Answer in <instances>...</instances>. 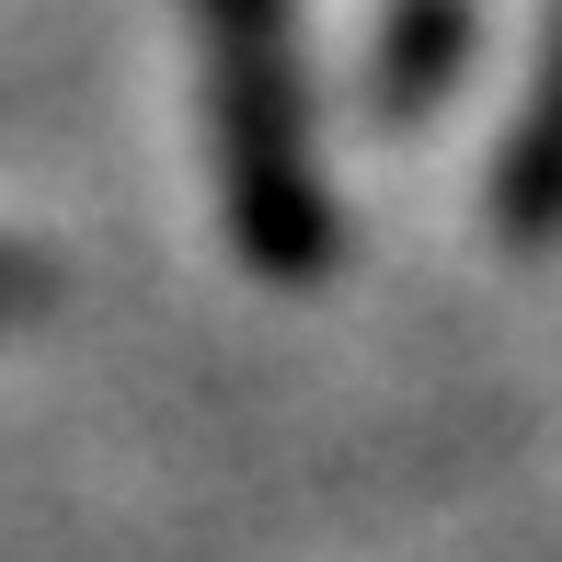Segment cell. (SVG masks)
Instances as JSON below:
<instances>
[{
    "mask_svg": "<svg viewBox=\"0 0 562 562\" xmlns=\"http://www.w3.org/2000/svg\"><path fill=\"white\" fill-rule=\"evenodd\" d=\"M195 46H207V149L229 241L265 288H311L334 265V195L311 149L299 0H195Z\"/></svg>",
    "mask_w": 562,
    "mask_h": 562,
    "instance_id": "cell-1",
    "label": "cell"
},
{
    "mask_svg": "<svg viewBox=\"0 0 562 562\" xmlns=\"http://www.w3.org/2000/svg\"><path fill=\"white\" fill-rule=\"evenodd\" d=\"M494 229L505 241H562V0H551L540 69H528V104L505 126V161H494Z\"/></svg>",
    "mask_w": 562,
    "mask_h": 562,
    "instance_id": "cell-2",
    "label": "cell"
},
{
    "mask_svg": "<svg viewBox=\"0 0 562 562\" xmlns=\"http://www.w3.org/2000/svg\"><path fill=\"white\" fill-rule=\"evenodd\" d=\"M471 35H482L471 0H391L379 35H368V104L391 115V126H414L459 69H471Z\"/></svg>",
    "mask_w": 562,
    "mask_h": 562,
    "instance_id": "cell-3",
    "label": "cell"
},
{
    "mask_svg": "<svg viewBox=\"0 0 562 562\" xmlns=\"http://www.w3.org/2000/svg\"><path fill=\"white\" fill-rule=\"evenodd\" d=\"M35 311H58V265L35 241H0V322H35Z\"/></svg>",
    "mask_w": 562,
    "mask_h": 562,
    "instance_id": "cell-4",
    "label": "cell"
}]
</instances>
